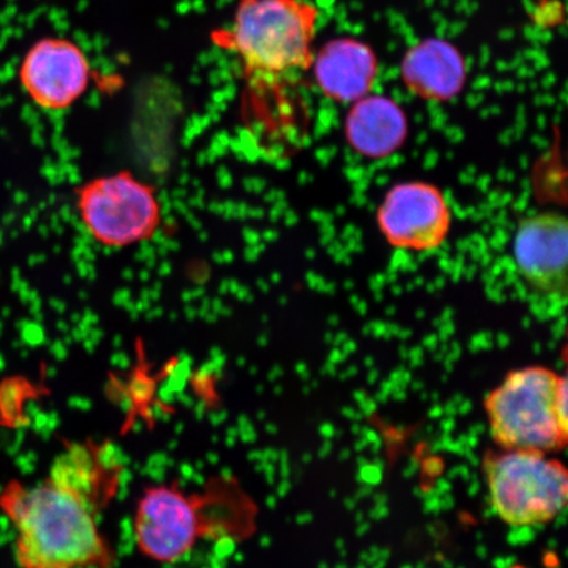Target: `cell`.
Here are the masks:
<instances>
[{"label": "cell", "mask_w": 568, "mask_h": 568, "mask_svg": "<svg viewBox=\"0 0 568 568\" xmlns=\"http://www.w3.org/2000/svg\"><path fill=\"white\" fill-rule=\"evenodd\" d=\"M123 475V462L111 444L75 442L54 459L48 481L98 515L118 496Z\"/></svg>", "instance_id": "10"}, {"label": "cell", "mask_w": 568, "mask_h": 568, "mask_svg": "<svg viewBox=\"0 0 568 568\" xmlns=\"http://www.w3.org/2000/svg\"><path fill=\"white\" fill-rule=\"evenodd\" d=\"M408 119L402 106L383 95H366L354 102L345 122L347 144L362 158L383 160L408 138Z\"/></svg>", "instance_id": "11"}, {"label": "cell", "mask_w": 568, "mask_h": 568, "mask_svg": "<svg viewBox=\"0 0 568 568\" xmlns=\"http://www.w3.org/2000/svg\"><path fill=\"white\" fill-rule=\"evenodd\" d=\"M378 74V60L364 42L339 39L322 48L315 60V77L325 97L354 103L368 95Z\"/></svg>", "instance_id": "12"}, {"label": "cell", "mask_w": 568, "mask_h": 568, "mask_svg": "<svg viewBox=\"0 0 568 568\" xmlns=\"http://www.w3.org/2000/svg\"><path fill=\"white\" fill-rule=\"evenodd\" d=\"M17 525V559L23 568H110L116 554L97 516L73 495L47 481L13 489L7 501Z\"/></svg>", "instance_id": "2"}, {"label": "cell", "mask_w": 568, "mask_h": 568, "mask_svg": "<svg viewBox=\"0 0 568 568\" xmlns=\"http://www.w3.org/2000/svg\"><path fill=\"white\" fill-rule=\"evenodd\" d=\"M317 18L304 0H240L232 30L219 42L237 54L253 81L272 80L314 63Z\"/></svg>", "instance_id": "4"}, {"label": "cell", "mask_w": 568, "mask_h": 568, "mask_svg": "<svg viewBox=\"0 0 568 568\" xmlns=\"http://www.w3.org/2000/svg\"><path fill=\"white\" fill-rule=\"evenodd\" d=\"M77 211L99 245L122 248L158 233L162 207L152 186L130 172L95 178L77 190Z\"/></svg>", "instance_id": "6"}, {"label": "cell", "mask_w": 568, "mask_h": 568, "mask_svg": "<svg viewBox=\"0 0 568 568\" xmlns=\"http://www.w3.org/2000/svg\"><path fill=\"white\" fill-rule=\"evenodd\" d=\"M500 449L556 453L567 444V379L545 366L509 372L485 400Z\"/></svg>", "instance_id": "3"}, {"label": "cell", "mask_w": 568, "mask_h": 568, "mask_svg": "<svg viewBox=\"0 0 568 568\" xmlns=\"http://www.w3.org/2000/svg\"><path fill=\"white\" fill-rule=\"evenodd\" d=\"M257 507L240 483L212 478L201 491L160 483L140 496L133 531L142 556L174 564L202 541H243L255 528Z\"/></svg>", "instance_id": "1"}, {"label": "cell", "mask_w": 568, "mask_h": 568, "mask_svg": "<svg viewBox=\"0 0 568 568\" xmlns=\"http://www.w3.org/2000/svg\"><path fill=\"white\" fill-rule=\"evenodd\" d=\"M483 470L495 514L510 527L549 524L567 506V468L548 453L489 452Z\"/></svg>", "instance_id": "5"}, {"label": "cell", "mask_w": 568, "mask_h": 568, "mask_svg": "<svg viewBox=\"0 0 568 568\" xmlns=\"http://www.w3.org/2000/svg\"><path fill=\"white\" fill-rule=\"evenodd\" d=\"M402 80L410 92L425 101H452L465 88L466 63L450 42L425 40L404 57Z\"/></svg>", "instance_id": "13"}, {"label": "cell", "mask_w": 568, "mask_h": 568, "mask_svg": "<svg viewBox=\"0 0 568 568\" xmlns=\"http://www.w3.org/2000/svg\"><path fill=\"white\" fill-rule=\"evenodd\" d=\"M568 223L558 212L521 220L514 239V258L521 278L538 295L565 301Z\"/></svg>", "instance_id": "9"}, {"label": "cell", "mask_w": 568, "mask_h": 568, "mask_svg": "<svg viewBox=\"0 0 568 568\" xmlns=\"http://www.w3.org/2000/svg\"><path fill=\"white\" fill-rule=\"evenodd\" d=\"M19 74L21 87L40 109L65 111L88 91L91 71L73 42L44 39L26 54Z\"/></svg>", "instance_id": "8"}, {"label": "cell", "mask_w": 568, "mask_h": 568, "mask_svg": "<svg viewBox=\"0 0 568 568\" xmlns=\"http://www.w3.org/2000/svg\"><path fill=\"white\" fill-rule=\"evenodd\" d=\"M376 222L390 246L429 252L445 243L452 229V211L435 184L403 182L383 199Z\"/></svg>", "instance_id": "7"}]
</instances>
